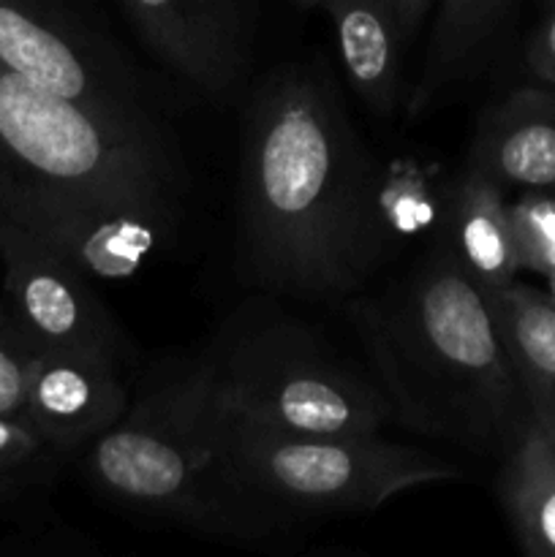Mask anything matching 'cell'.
Listing matches in <instances>:
<instances>
[{"label":"cell","instance_id":"obj_1","mask_svg":"<svg viewBox=\"0 0 555 557\" xmlns=\"http://www.w3.org/2000/svg\"><path fill=\"white\" fill-rule=\"evenodd\" d=\"M169 141L134 134L0 65V215L87 277L145 270L183 215Z\"/></svg>","mask_w":555,"mask_h":557},{"label":"cell","instance_id":"obj_2","mask_svg":"<svg viewBox=\"0 0 555 557\" xmlns=\"http://www.w3.org/2000/svg\"><path fill=\"white\" fill-rule=\"evenodd\" d=\"M373 163L324 82L303 69L264 82L248 109L239 205L245 264L259 286L303 299L362 286Z\"/></svg>","mask_w":555,"mask_h":557},{"label":"cell","instance_id":"obj_3","mask_svg":"<svg viewBox=\"0 0 555 557\" xmlns=\"http://www.w3.org/2000/svg\"><path fill=\"white\" fill-rule=\"evenodd\" d=\"M392 422L473 451H506L528 419L490 297L444 250L348 305Z\"/></svg>","mask_w":555,"mask_h":557},{"label":"cell","instance_id":"obj_4","mask_svg":"<svg viewBox=\"0 0 555 557\" xmlns=\"http://www.w3.org/2000/svg\"><path fill=\"white\" fill-rule=\"evenodd\" d=\"M212 460L239 536L305 517L370 511L414 487L457 479L433 451L379 435H305L218 406L210 389Z\"/></svg>","mask_w":555,"mask_h":557},{"label":"cell","instance_id":"obj_5","mask_svg":"<svg viewBox=\"0 0 555 557\" xmlns=\"http://www.w3.org/2000/svg\"><path fill=\"white\" fill-rule=\"evenodd\" d=\"M218 406L305 435H379L392 422L379 384L341 362L305 324L248 310L229 321L207 357Z\"/></svg>","mask_w":555,"mask_h":557},{"label":"cell","instance_id":"obj_6","mask_svg":"<svg viewBox=\"0 0 555 557\" xmlns=\"http://www.w3.org/2000/svg\"><path fill=\"white\" fill-rule=\"evenodd\" d=\"M210 373L194 362L136 397L123 417L82 446L98 493L152 517L239 536L215 476Z\"/></svg>","mask_w":555,"mask_h":557},{"label":"cell","instance_id":"obj_7","mask_svg":"<svg viewBox=\"0 0 555 557\" xmlns=\"http://www.w3.org/2000/svg\"><path fill=\"white\" fill-rule=\"evenodd\" d=\"M0 65L120 128L169 141L123 60L44 0H0Z\"/></svg>","mask_w":555,"mask_h":557},{"label":"cell","instance_id":"obj_8","mask_svg":"<svg viewBox=\"0 0 555 557\" xmlns=\"http://www.w3.org/2000/svg\"><path fill=\"white\" fill-rule=\"evenodd\" d=\"M0 264L11 315L38 348H85L128 362V337L92 292L90 277L5 215Z\"/></svg>","mask_w":555,"mask_h":557},{"label":"cell","instance_id":"obj_9","mask_svg":"<svg viewBox=\"0 0 555 557\" xmlns=\"http://www.w3.org/2000/svg\"><path fill=\"white\" fill-rule=\"evenodd\" d=\"M125 362L85 348H38L27 375L25 422L60 455H74L131 406Z\"/></svg>","mask_w":555,"mask_h":557},{"label":"cell","instance_id":"obj_10","mask_svg":"<svg viewBox=\"0 0 555 557\" xmlns=\"http://www.w3.org/2000/svg\"><path fill=\"white\" fill-rule=\"evenodd\" d=\"M152 52L207 92L237 85L248 63L245 0H123Z\"/></svg>","mask_w":555,"mask_h":557},{"label":"cell","instance_id":"obj_11","mask_svg":"<svg viewBox=\"0 0 555 557\" xmlns=\"http://www.w3.org/2000/svg\"><path fill=\"white\" fill-rule=\"evenodd\" d=\"M468 163L504 190H555V87H520L484 109Z\"/></svg>","mask_w":555,"mask_h":557},{"label":"cell","instance_id":"obj_12","mask_svg":"<svg viewBox=\"0 0 555 557\" xmlns=\"http://www.w3.org/2000/svg\"><path fill=\"white\" fill-rule=\"evenodd\" d=\"M506 190L468 163L446 188L435 248L444 250L484 292H495L520 275L515 228Z\"/></svg>","mask_w":555,"mask_h":557},{"label":"cell","instance_id":"obj_13","mask_svg":"<svg viewBox=\"0 0 555 557\" xmlns=\"http://www.w3.org/2000/svg\"><path fill=\"white\" fill-rule=\"evenodd\" d=\"M337 33L343 69L375 114H392L400 96V44L395 0H321Z\"/></svg>","mask_w":555,"mask_h":557},{"label":"cell","instance_id":"obj_14","mask_svg":"<svg viewBox=\"0 0 555 557\" xmlns=\"http://www.w3.org/2000/svg\"><path fill=\"white\" fill-rule=\"evenodd\" d=\"M528 413L555 424V305L547 292L515 281L488 292Z\"/></svg>","mask_w":555,"mask_h":557},{"label":"cell","instance_id":"obj_15","mask_svg":"<svg viewBox=\"0 0 555 557\" xmlns=\"http://www.w3.org/2000/svg\"><path fill=\"white\" fill-rule=\"evenodd\" d=\"M498 495L528 555L555 557V424L528 413L504 451Z\"/></svg>","mask_w":555,"mask_h":557},{"label":"cell","instance_id":"obj_16","mask_svg":"<svg viewBox=\"0 0 555 557\" xmlns=\"http://www.w3.org/2000/svg\"><path fill=\"white\" fill-rule=\"evenodd\" d=\"M446 196V194H444ZM444 196L414 169H384L373 163L365 196V256L370 275L395 259L419 234H439Z\"/></svg>","mask_w":555,"mask_h":557},{"label":"cell","instance_id":"obj_17","mask_svg":"<svg viewBox=\"0 0 555 557\" xmlns=\"http://www.w3.org/2000/svg\"><path fill=\"white\" fill-rule=\"evenodd\" d=\"M511 0H444L430 38L424 69L408 96V117H422L441 92L462 79L498 30Z\"/></svg>","mask_w":555,"mask_h":557},{"label":"cell","instance_id":"obj_18","mask_svg":"<svg viewBox=\"0 0 555 557\" xmlns=\"http://www.w3.org/2000/svg\"><path fill=\"white\" fill-rule=\"evenodd\" d=\"M60 460L25 417H0V504L47 482Z\"/></svg>","mask_w":555,"mask_h":557},{"label":"cell","instance_id":"obj_19","mask_svg":"<svg viewBox=\"0 0 555 557\" xmlns=\"http://www.w3.org/2000/svg\"><path fill=\"white\" fill-rule=\"evenodd\" d=\"M520 270L550 277L555 272V190H522L509 205Z\"/></svg>","mask_w":555,"mask_h":557},{"label":"cell","instance_id":"obj_20","mask_svg":"<svg viewBox=\"0 0 555 557\" xmlns=\"http://www.w3.org/2000/svg\"><path fill=\"white\" fill-rule=\"evenodd\" d=\"M36 354V341L22 330L11 310H0V417H22Z\"/></svg>","mask_w":555,"mask_h":557},{"label":"cell","instance_id":"obj_21","mask_svg":"<svg viewBox=\"0 0 555 557\" xmlns=\"http://www.w3.org/2000/svg\"><path fill=\"white\" fill-rule=\"evenodd\" d=\"M528 65L539 82L555 87V3L528 44Z\"/></svg>","mask_w":555,"mask_h":557},{"label":"cell","instance_id":"obj_22","mask_svg":"<svg viewBox=\"0 0 555 557\" xmlns=\"http://www.w3.org/2000/svg\"><path fill=\"white\" fill-rule=\"evenodd\" d=\"M430 3L433 0H395L397 22H400L403 38H411L417 33V27L422 25L424 14H428Z\"/></svg>","mask_w":555,"mask_h":557},{"label":"cell","instance_id":"obj_23","mask_svg":"<svg viewBox=\"0 0 555 557\" xmlns=\"http://www.w3.org/2000/svg\"><path fill=\"white\" fill-rule=\"evenodd\" d=\"M547 297L553 299V305H555V272L547 277Z\"/></svg>","mask_w":555,"mask_h":557},{"label":"cell","instance_id":"obj_24","mask_svg":"<svg viewBox=\"0 0 555 557\" xmlns=\"http://www.w3.org/2000/svg\"><path fill=\"white\" fill-rule=\"evenodd\" d=\"M299 3H303V5H319L321 0H299Z\"/></svg>","mask_w":555,"mask_h":557},{"label":"cell","instance_id":"obj_25","mask_svg":"<svg viewBox=\"0 0 555 557\" xmlns=\"http://www.w3.org/2000/svg\"><path fill=\"white\" fill-rule=\"evenodd\" d=\"M544 3H550V5H553V3H555V0H544Z\"/></svg>","mask_w":555,"mask_h":557}]
</instances>
